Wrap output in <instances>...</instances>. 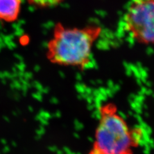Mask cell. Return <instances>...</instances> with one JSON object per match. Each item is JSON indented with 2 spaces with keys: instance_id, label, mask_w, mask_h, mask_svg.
I'll list each match as a JSON object with an SVG mask.
<instances>
[{
  "instance_id": "cell-4",
  "label": "cell",
  "mask_w": 154,
  "mask_h": 154,
  "mask_svg": "<svg viewBox=\"0 0 154 154\" xmlns=\"http://www.w3.org/2000/svg\"><path fill=\"white\" fill-rule=\"evenodd\" d=\"M22 0H0V20L12 23L21 12Z\"/></svg>"
},
{
  "instance_id": "cell-3",
  "label": "cell",
  "mask_w": 154,
  "mask_h": 154,
  "mask_svg": "<svg viewBox=\"0 0 154 154\" xmlns=\"http://www.w3.org/2000/svg\"><path fill=\"white\" fill-rule=\"evenodd\" d=\"M123 26L139 44H154V0H131L124 14Z\"/></svg>"
},
{
  "instance_id": "cell-1",
  "label": "cell",
  "mask_w": 154,
  "mask_h": 154,
  "mask_svg": "<svg viewBox=\"0 0 154 154\" xmlns=\"http://www.w3.org/2000/svg\"><path fill=\"white\" fill-rule=\"evenodd\" d=\"M102 32L97 25L71 27L57 23L47 43V59L55 65L84 70L91 63L94 46Z\"/></svg>"
},
{
  "instance_id": "cell-5",
  "label": "cell",
  "mask_w": 154,
  "mask_h": 154,
  "mask_svg": "<svg viewBox=\"0 0 154 154\" xmlns=\"http://www.w3.org/2000/svg\"><path fill=\"white\" fill-rule=\"evenodd\" d=\"M32 5L41 8H50L59 6L65 0H27Z\"/></svg>"
},
{
  "instance_id": "cell-2",
  "label": "cell",
  "mask_w": 154,
  "mask_h": 154,
  "mask_svg": "<svg viewBox=\"0 0 154 154\" xmlns=\"http://www.w3.org/2000/svg\"><path fill=\"white\" fill-rule=\"evenodd\" d=\"M100 121L89 154H131L135 139L127 122L112 103L100 107Z\"/></svg>"
}]
</instances>
